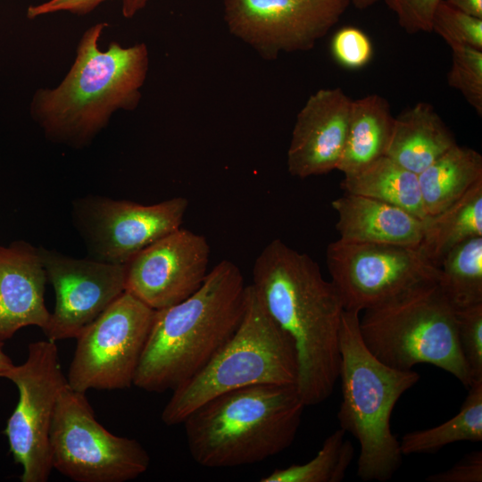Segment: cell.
I'll return each mask as SVG.
<instances>
[{"mask_svg":"<svg viewBox=\"0 0 482 482\" xmlns=\"http://www.w3.org/2000/svg\"><path fill=\"white\" fill-rule=\"evenodd\" d=\"M275 323L293 341L296 388L305 406L327 400L339 378V332L345 310L334 284L308 254L273 239L253 267V283Z\"/></svg>","mask_w":482,"mask_h":482,"instance_id":"1","label":"cell"},{"mask_svg":"<svg viewBox=\"0 0 482 482\" xmlns=\"http://www.w3.org/2000/svg\"><path fill=\"white\" fill-rule=\"evenodd\" d=\"M245 293L241 270L223 260L194 294L155 311L133 386L162 393L191 378L238 327Z\"/></svg>","mask_w":482,"mask_h":482,"instance_id":"2","label":"cell"},{"mask_svg":"<svg viewBox=\"0 0 482 482\" xmlns=\"http://www.w3.org/2000/svg\"><path fill=\"white\" fill-rule=\"evenodd\" d=\"M106 25L88 29L64 79L53 89H38L32 98V118L53 141L83 146L114 112L131 111L139 104L149 66L147 46L112 42L101 51L98 40Z\"/></svg>","mask_w":482,"mask_h":482,"instance_id":"3","label":"cell"},{"mask_svg":"<svg viewBox=\"0 0 482 482\" xmlns=\"http://www.w3.org/2000/svg\"><path fill=\"white\" fill-rule=\"evenodd\" d=\"M304 407L295 385L259 384L220 394L182 422L189 453L207 468L262 461L293 444Z\"/></svg>","mask_w":482,"mask_h":482,"instance_id":"4","label":"cell"},{"mask_svg":"<svg viewBox=\"0 0 482 482\" xmlns=\"http://www.w3.org/2000/svg\"><path fill=\"white\" fill-rule=\"evenodd\" d=\"M359 320L360 312L344 310L339 332L342 399L337 419L340 428L360 444L359 478L385 482L400 469L403 456L391 430V414L420 375L378 361L362 342Z\"/></svg>","mask_w":482,"mask_h":482,"instance_id":"5","label":"cell"},{"mask_svg":"<svg viewBox=\"0 0 482 482\" xmlns=\"http://www.w3.org/2000/svg\"><path fill=\"white\" fill-rule=\"evenodd\" d=\"M296 380L293 341L249 285L238 327L196 374L172 391L162 420L181 424L201 404L228 391L259 384L296 385Z\"/></svg>","mask_w":482,"mask_h":482,"instance_id":"6","label":"cell"},{"mask_svg":"<svg viewBox=\"0 0 482 482\" xmlns=\"http://www.w3.org/2000/svg\"><path fill=\"white\" fill-rule=\"evenodd\" d=\"M359 329L367 349L391 368L409 370L427 363L452 374L466 388L472 384L459 344L455 308L437 282L364 310Z\"/></svg>","mask_w":482,"mask_h":482,"instance_id":"7","label":"cell"},{"mask_svg":"<svg viewBox=\"0 0 482 482\" xmlns=\"http://www.w3.org/2000/svg\"><path fill=\"white\" fill-rule=\"evenodd\" d=\"M53 469L77 482H126L150 462L135 439L109 432L95 418L84 393L62 388L50 431Z\"/></svg>","mask_w":482,"mask_h":482,"instance_id":"8","label":"cell"},{"mask_svg":"<svg viewBox=\"0 0 482 482\" xmlns=\"http://www.w3.org/2000/svg\"><path fill=\"white\" fill-rule=\"evenodd\" d=\"M0 378L18 388V403L4 431L10 453L22 468V482H46L53 470L50 431L59 395L67 384L54 341L30 343L28 357Z\"/></svg>","mask_w":482,"mask_h":482,"instance_id":"9","label":"cell"},{"mask_svg":"<svg viewBox=\"0 0 482 482\" xmlns=\"http://www.w3.org/2000/svg\"><path fill=\"white\" fill-rule=\"evenodd\" d=\"M155 311L124 291L76 337L67 383L80 393L133 386Z\"/></svg>","mask_w":482,"mask_h":482,"instance_id":"10","label":"cell"},{"mask_svg":"<svg viewBox=\"0 0 482 482\" xmlns=\"http://www.w3.org/2000/svg\"><path fill=\"white\" fill-rule=\"evenodd\" d=\"M326 263L345 310L360 312L417 286L437 282L440 272L417 247L340 239L328 245Z\"/></svg>","mask_w":482,"mask_h":482,"instance_id":"11","label":"cell"},{"mask_svg":"<svg viewBox=\"0 0 482 482\" xmlns=\"http://www.w3.org/2000/svg\"><path fill=\"white\" fill-rule=\"evenodd\" d=\"M188 206L178 196L141 204L88 195L73 204L75 225L91 259L125 264L142 249L181 228Z\"/></svg>","mask_w":482,"mask_h":482,"instance_id":"12","label":"cell"},{"mask_svg":"<svg viewBox=\"0 0 482 482\" xmlns=\"http://www.w3.org/2000/svg\"><path fill=\"white\" fill-rule=\"evenodd\" d=\"M349 0H223L229 31L273 61L308 51L336 25Z\"/></svg>","mask_w":482,"mask_h":482,"instance_id":"13","label":"cell"},{"mask_svg":"<svg viewBox=\"0 0 482 482\" xmlns=\"http://www.w3.org/2000/svg\"><path fill=\"white\" fill-rule=\"evenodd\" d=\"M55 292V307L43 329L48 340L76 338L125 291V264L75 259L38 247Z\"/></svg>","mask_w":482,"mask_h":482,"instance_id":"14","label":"cell"},{"mask_svg":"<svg viewBox=\"0 0 482 482\" xmlns=\"http://www.w3.org/2000/svg\"><path fill=\"white\" fill-rule=\"evenodd\" d=\"M209 258L206 237L179 228L125 263V291L154 311L172 306L202 286Z\"/></svg>","mask_w":482,"mask_h":482,"instance_id":"15","label":"cell"},{"mask_svg":"<svg viewBox=\"0 0 482 482\" xmlns=\"http://www.w3.org/2000/svg\"><path fill=\"white\" fill-rule=\"evenodd\" d=\"M351 99L340 87L321 88L297 113L287 154L289 173L296 178L337 170L348 129Z\"/></svg>","mask_w":482,"mask_h":482,"instance_id":"16","label":"cell"},{"mask_svg":"<svg viewBox=\"0 0 482 482\" xmlns=\"http://www.w3.org/2000/svg\"><path fill=\"white\" fill-rule=\"evenodd\" d=\"M46 279L38 248L24 241L0 246V341L27 326L46 327Z\"/></svg>","mask_w":482,"mask_h":482,"instance_id":"17","label":"cell"},{"mask_svg":"<svg viewBox=\"0 0 482 482\" xmlns=\"http://www.w3.org/2000/svg\"><path fill=\"white\" fill-rule=\"evenodd\" d=\"M339 239L349 243L418 247L422 219L390 204L345 193L331 204Z\"/></svg>","mask_w":482,"mask_h":482,"instance_id":"18","label":"cell"},{"mask_svg":"<svg viewBox=\"0 0 482 482\" xmlns=\"http://www.w3.org/2000/svg\"><path fill=\"white\" fill-rule=\"evenodd\" d=\"M456 144L434 106L420 102L395 117L386 155L419 174Z\"/></svg>","mask_w":482,"mask_h":482,"instance_id":"19","label":"cell"},{"mask_svg":"<svg viewBox=\"0 0 482 482\" xmlns=\"http://www.w3.org/2000/svg\"><path fill=\"white\" fill-rule=\"evenodd\" d=\"M394 120L388 101L379 95L353 100L346 141L337 170L348 174L386 155Z\"/></svg>","mask_w":482,"mask_h":482,"instance_id":"20","label":"cell"},{"mask_svg":"<svg viewBox=\"0 0 482 482\" xmlns=\"http://www.w3.org/2000/svg\"><path fill=\"white\" fill-rule=\"evenodd\" d=\"M478 237H482V179L446 209L422 219L417 249L427 261L439 267L451 250Z\"/></svg>","mask_w":482,"mask_h":482,"instance_id":"21","label":"cell"},{"mask_svg":"<svg viewBox=\"0 0 482 482\" xmlns=\"http://www.w3.org/2000/svg\"><path fill=\"white\" fill-rule=\"evenodd\" d=\"M424 209L436 214L461 199L482 179V156L456 144L418 174Z\"/></svg>","mask_w":482,"mask_h":482,"instance_id":"22","label":"cell"},{"mask_svg":"<svg viewBox=\"0 0 482 482\" xmlns=\"http://www.w3.org/2000/svg\"><path fill=\"white\" fill-rule=\"evenodd\" d=\"M344 176L341 187L345 193L390 204L420 219L427 216L418 174L386 155Z\"/></svg>","mask_w":482,"mask_h":482,"instance_id":"23","label":"cell"},{"mask_svg":"<svg viewBox=\"0 0 482 482\" xmlns=\"http://www.w3.org/2000/svg\"><path fill=\"white\" fill-rule=\"evenodd\" d=\"M459 412L434 428L405 434L399 441L403 455L433 453L447 445L482 441V380L475 381Z\"/></svg>","mask_w":482,"mask_h":482,"instance_id":"24","label":"cell"},{"mask_svg":"<svg viewBox=\"0 0 482 482\" xmlns=\"http://www.w3.org/2000/svg\"><path fill=\"white\" fill-rule=\"evenodd\" d=\"M439 270L437 285L455 309L482 303V237L451 250Z\"/></svg>","mask_w":482,"mask_h":482,"instance_id":"25","label":"cell"},{"mask_svg":"<svg viewBox=\"0 0 482 482\" xmlns=\"http://www.w3.org/2000/svg\"><path fill=\"white\" fill-rule=\"evenodd\" d=\"M341 428L329 435L317 454L303 464L277 469L262 482H340L346 474L354 448Z\"/></svg>","mask_w":482,"mask_h":482,"instance_id":"26","label":"cell"},{"mask_svg":"<svg viewBox=\"0 0 482 482\" xmlns=\"http://www.w3.org/2000/svg\"><path fill=\"white\" fill-rule=\"evenodd\" d=\"M452 65L447 73L450 87L461 92L468 104L482 115V50L453 44Z\"/></svg>","mask_w":482,"mask_h":482,"instance_id":"27","label":"cell"},{"mask_svg":"<svg viewBox=\"0 0 482 482\" xmlns=\"http://www.w3.org/2000/svg\"><path fill=\"white\" fill-rule=\"evenodd\" d=\"M432 31L448 46L457 44L482 50V19L463 12L443 0L435 11Z\"/></svg>","mask_w":482,"mask_h":482,"instance_id":"28","label":"cell"},{"mask_svg":"<svg viewBox=\"0 0 482 482\" xmlns=\"http://www.w3.org/2000/svg\"><path fill=\"white\" fill-rule=\"evenodd\" d=\"M458 339L471 382L482 380V303L455 309Z\"/></svg>","mask_w":482,"mask_h":482,"instance_id":"29","label":"cell"},{"mask_svg":"<svg viewBox=\"0 0 482 482\" xmlns=\"http://www.w3.org/2000/svg\"><path fill=\"white\" fill-rule=\"evenodd\" d=\"M330 50L337 63L353 70L363 68L373 56V46L368 35L353 26L341 28L334 34Z\"/></svg>","mask_w":482,"mask_h":482,"instance_id":"30","label":"cell"},{"mask_svg":"<svg viewBox=\"0 0 482 482\" xmlns=\"http://www.w3.org/2000/svg\"><path fill=\"white\" fill-rule=\"evenodd\" d=\"M442 0H384L408 34L432 32L435 11Z\"/></svg>","mask_w":482,"mask_h":482,"instance_id":"31","label":"cell"},{"mask_svg":"<svg viewBox=\"0 0 482 482\" xmlns=\"http://www.w3.org/2000/svg\"><path fill=\"white\" fill-rule=\"evenodd\" d=\"M429 482H481L482 451L465 455L450 469L432 474L426 478Z\"/></svg>","mask_w":482,"mask_h":482,"instance_id":"32","label":"cell"},{"mask_svg":"<svg viewBox=\"0 0 482 482\" xmlns=\"http://www.w3.org/2000/svg\"><path fill=\"white\" fill-rule=\"evenodd\" d=\"M104 1L106 0H50L41 4L29 6L27 11V16L29 19H34L43 14L59 11H69L73 13L85 14L91 12Z\"/></svg>","mask_w":482,"mask_h":482,"instance_id":"33","label":"cell"},{"mask_svg":"<svg viewBox=\"0 0 482 482\" xmlns=\"http://www.w3.org/2000/svg\"><path fill=\"white\" fill-rule=\"evenodd\" d=\"M449 5L482 19V0H443Z\"/></svg>","mask_w":482,"mask_h":482,"instance_id":"34","label":"cell"},{"mask_svg":"<svg viewBox=\"0 0 482 482\" xmlns=\"http://www.w3.org/2000/svg\"><path fill=\"white\" fill-rule=\"evenodd\" d=\"M122 14L126 18L133 17L149 0H121Z\"/></svg>","mask_w":482,"mask_h":482,"instance_id":"35","label":"cell"},{"mask_svg":"<svg viewBox=\"0 0 482 482\" xmlns=\"http://www.w3.org/2000/svg\"><path fill=\"white\" fill-rule=\"evenodd\" d=\"M3 347L4 344L0 341V374L14 365L11 358L4 352Z\"/></svg>","mask_w":482,"mask_h":482,"instance_id":"36","label":"cell"},{"mask_svg":"<svg viewBox=\"0 0 482 482\" xmlns=\"http://www.w3.org/2000/svg\"><path fill=\"white\" fill-rule=\"evenodd\" d=\"M350 4H352L355 8L363 10L367 9L375 4L384 1V0H349Z\"/></svg>","mask_w":482,"mask_h":482,"instance_id":"37","label":"cell"}]
</instances>
